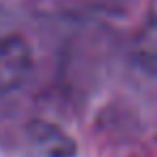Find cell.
I'll use <instances>...</instances> for the list:
<instances>
[{
  "mask_svg": "<svg viewBox=\"0 0 157 157\" xmlns=\"http://www.w3.org/2000/svg\"><path fill=\"white\" fill-rule=\"evenodd\" d=\"M33 69V52L28 43L9 35L0 39V90H13L24 84Z\"/></svg>",
  "mask_w": 157,
  "mask_h": 157,
  "instance_id": "cell-1",
  "label": "cell"
}]
</instances>
